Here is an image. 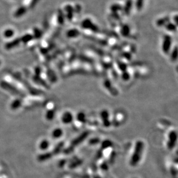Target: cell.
Instances as JSON below:
<instances>
[{
	"instance_id": "277c9868",
	"label": "cell",
	"mask_w": 178,
	"mask_h": 178,
	"mask_svg": "<svg viewBox=\"0 0 178 178\" xmlns=\"http://www.w3.org/2000/svg\"><path fill=\"white\" fill-rule=\"evenodd\" d=\"M172 45L171 37L169 35H165L163 38L162 44V50L165 54H168Z\"/></svg>"
},
{
	"instance_id": "484cf974",
	"label": "cell",
	"mask_w": 178,
	"mask_h": 178,
	"mask_svg": "<svg viewBox=\"0 0 178 178\" xmlns=\"http://www.w3.org/2000/svg\"><path fill=\"white\" fill-rule=\"evenodd\" d=\"M35 75L40 76L41 74L42 70L41 69L40 67H36L35 69Z\"/></svg>"
},
{
	"instance_id": "83f0119b",
	"label": "cell",
	"mask_w": 178,
	"mask_h": 178,
	"mask_svg": "<svg viewBox=\"0 0 178 178\" xmlns=\"http://www.w3.org/2000/svg\"><path fill=\"white\" fill-rule=\"evenodd\" d=\"M173 20L175 23V24L178 26V15H175L174 17H173Z\"/></svg>"
},
{
	"instance_id": "ffe728a7",
	"label": "cell",
	"mask_w": 178,
	"mask_h": 178,
	"mask_svg": "<svg viewBox=\"0 0 178 178\" xmlns=\"http://www.w3.org/2000/svg\"><path fill=\"white\" fill-rule=\"evenodd\" d=\"M117 66L119 69L122 70L123 72L126 71L127 68V65L122 61H117Z\"/></svg>"
},
{
	"instance_id": "9c48e42d",
	"label": "cell",
	"mask_w": 178,
	"mask_h": 178,
	"mask_svg": "<svg viewBox=\"0 0 178 178\" xmlns=\"http://www.w3.org/2000/svg\"><path fill=\"white\" fill-rule=\"evenodd\" d=\"M80 31L77 29H71L67 33V36L69 38H75L80 35Z\"/></svg>"
},
{
	"instance_id": "f546056e",
	"label": "cell",
	"mask_w": 178,
	"mask_h": 178,
	"mask_svg": "<svg viewBox=\"0 0 178 178\" xmlns=\"http://www.w3.org/2000/svg\"><path fill=\"white\" fill-rule=\"evenodd\" d=\"M0 65H1V61H0Z\"/></svg>"
},
{
	"instance_id": "ac0fdd59",
	"label": "cell",
	"mask_w": 178,
	"mask_h": 178,
	"mask_svg": "<svg viewBox=\"0 0 178 178\" xmlns=\"http://www.w3.org/2000/svg\"><path fill=\"white\" fill-rule=\"evenodd\" d=\"M14 34V30L12 29H7L4 32V36L5 38H10L12 37Z\"/></svg>"
},
{
	"instance_id": "9a60e30c",
	"label": "cell",
	"mask_w": 178,
	"mask_h": 178,
	"mask_svg": "<svg viewBox=\"0 0 178 178\" xmlns=\"http://www.w3.org/2000/svg\"><path fill=\"white\" fill-rule=\"evenodd\" d=\"M33 80L37 84H40V85H41V86H44L46 88H48V86L47 85V84L46 83V82L44 81V80L41 79L40 76L35 75L33 77Z\"/></svg>"
},
{
	"instance_id": "6da1fadb",
	"label": "cell",
	"mask_w": 178,
	"mask_h": 178,
	"mask_svg": "<svg viewBox=\"0 0 178 178\" xmlns=\"http://www.w3.org/2000/svg\"><path fill=\"white\" fill-rule=\"evenodd\" d=\"M143 143L141 141H139L138 142L135 151H134V153L133 154L132 158L131 159V162L133 165H136L137 163L140 161L141 157H142V151H143Z\"/></svg>"
},
{
	"instance_id": "cb8c5ba5",
	"label": "cell",
	"mask_w": 178,
	"mask_h": 178,
	"mask_svg": "<svg viewBox=\"0 0 178 178\" xmlns=\"http://www.w3.org/2000/svg\"><path fill=\"white\" fill-rule=\"evenodd\" d=\"M120 55L122 57H123L124 58H126L127 60H131V58H132V56H131L130 53L126 52H124L123 53H122Z\"/></svg>"
},
{
	"instance_id": "e0dca14e",
	"label": "cell",
	"mask_w": 178,
	"mask_h": 178,
	"mask_svg": "<svg viewBox=\"0 0 178 178\" xmlns=\"http://www.w3.org/2000/svg\"><path fill=\"white\" fill-rule=\"evenodd\" d=\"M165 26V28H166L167 30L170 31L175 32V31H176L177 30V27H176V25L175 24H174V23H172L169 22V23H167Z\"/></svg>"
},
{
	"instance_id": "8fae6325",
	"label": "cell",
	"mask_w": 178,
	"mask_h": 178,
	"mask_svg": "<svg viewBox=\"0 0 178 178\" xmlns=\"http://www.w3.org/2000/svg\"><path fill=\"white\" fill-rule=\"evenodd\" d=\"M170 18L168 16L159 19L156 21V25L158 27L165 26L167 23H168L170 22Z\"/></svg>"
},
{
	"instance_id": "5b68a950",
	"label": "cell",
	"mask_w": 178,
	"mask_h": 178,
	"mask_svg": "<svg viewBox=\"0 0 178 178\" xmlns=\"http://www.w3.org/2000/svg\"><path fill=\"white\" fill-rule=\"evenodd\" d=\"M21 38H16L15 39L9 42H8L5 45V48L8 50H11L14 48L18 46L19 44L21 43Z\"/></svg>"
},
{
	"instance_id": "7c38bea8",
	"label": "cell",
	"mask_w": 178,
	"mask_h": 178,
	"mask_svg": "<svg viewBox=\"0 0 178 178\" xmlns=\"http://www.w3.org/2000/svg\"><path fill=\"white\" fill-rule=\"evenodd\" d=\"M178 58V47L175 46L172 50L171 55H170V59L172 61L175 62Z\"/></svg>"
},
{
	"instance_id": "ba28073f",
	"label": "cell",
	"mask_w": 178,
	"mask_h": 178,
	"mask_svg": "<svg viewBox=\"0 0 178 178\" xmlns=\"http://www.w3.org/2000/svg\"><path fill=\"white\" fill-rule=\"evenodd\" d=\"M120 33L123 37H129L130 35V28L127 24H124L121 27Z\"/></svg>"
},
{
	"instance_id": "d6986e66",
	"label": "cell",
	"mask_w": 178,
	"mask_h": 178,
	"mask_svg": "<svg viewBox=\"0 0 178 178\" xmlns=\"http://www.w3.org/2000/svg\"><path fill=\"white\" fill-rule=\"evenodd\" d=\"M104 86H105L108 89H109L110 91H112L111 92H114V91H115V89H113V86H112L111 83H110V80L106 79L104 81Z\"/></svg>"
},
{
	"instance_id": "d4e9b609",
	"label": "cell",
	"mask_w": 178,
	"mask_h": 178,
	"mask_svg": "<svg viewBox=\"0 0 178 178\" xmlns=\"http://www.w3.org/2000/svg\"><path fill=\"white\" fill-rule=\"evenodd\" d=\"M122 78L124 81H128L130 79V75L127 71H125L122 74Z\"/></svg>"
},
{
	"instance_id": "8992f818",
	"label": "cell",
	"mask_w": 178,
	"mask_h": 178,
	"mask_svg": "<svg viewBox=\"0 0 178 178\" xmlns=\"http://www.w3.org/2000/svg\"><path fill=\"white\" fill-rule=\"evenodd\" d=\"M65 11L66 12V17L68 21H71L74 17V8L70 5H67L65 7Z\"/></svg>"
},
{
	"instance_id": "3957f363",
	"label": "cell",
	"mask_w": 178,
	"mask_h": 178,
	"mask_svg": "<svg viewBox=\"0 0 178 178\" xmlns=\"http://www.w3.org/2000/svg\"><path fill=\"white\" fill-rule=\"evenodd\" d=\"M82 27L85 30H87L89 31H91L93 33H98L100 32V30L98 27L97 26L96 24H94L91 20L90 19H86L82 22Z\"/></svg>"
},
{
	"instance_id": "7a4b0ae2",
	"label": "cell",
	"mask_w": 178,
	"mask_h": 178,
	"mask_svg": "<svg viewBox=\"0 0 178 178\" xmlns=\"http://www.w3.org/2000/svg\"><path fill=\"white\" fill-rule=\"evenodd\" d=\"M0 86L6 90L8 91L9 92L11 93L14 95H21L22 93L19 91L15 86H14L13 85L11 84H9L8 82L5 81H1L0 82Z\"/></svg>"
},
{
	"instance_id": "4fadbf2b",
	"label": "cell",
	"mask_w": 178,
	"mask_h": 178,
	"mask_svg": "<svg viewBox=\"0 0 178 178\" xmlns=\"http://www.w3.org/2000/svg\"><path fill=\"white\" fill-rule=\"evenodd\" d=\"M33 38H34L33 35L27 33V34H26L25 35L23 36L21 38V42H23L24 44H27L28 42H30L31 40L33 39Z\"/></svg>"
},
{
	"instance_id": "2e32d148",
	"label": "cell",
	"mask_w": 178,
	"mask_h": 178,
	"mask_svg": "<svg viewBox=\"0 0 178 178\" xmlns=\"http://www.w3.org/2000/svg\"><path fill=\"white\" fill-rule=\"evenodd\" d=\"M110 9L112 13H117V12L123 10V7L118 4H114L110 6Z\"/></svg>"
},
{
	"instance_id": "30bf717a",
	"label": "cell",
	"mask_w": 178,
	"mask_h": 178,
	"mask_svg": "<svg viewBox=\"0 0 178 178\" xmlns=\"http://www.w3.org/2000/svg\"><path fill=\"white\" fill-rule=\"evenodd\" d=\"M27 12V8L25 7H21L19 8L16 12L14 13V16L16 18L20 17L21 16H23Z\"/></svg>"
},
{
	"instance_id": "52a82bcc",
	"label": "cell",
	"mask_w": 178,
	"mask_h": 178,
	"mask_svg": "<svg viewBox=\"0 0 178 178\" xmlns=\"http://www.w3.org/2000/svg\"><path fill=\"white\" fill-rule=\"evenodd\" d=\"M132 7V0H127L124 7H123V13L125 15H129L130 13L131 9Z\"/></svg>"
},
{
	"instance_id": "7402d4cb",
	"label": "cell",
	"mask_w": 178,
	"mask_h": 178,
	"mask_svg": "<svg viewBox=\"0 0 178 178\" xmlns=\"http://www.w3.org/2000/svg\"><path fill=\"white\" fill-rule=\"evenodd\" d=\"M21 100L19 99H17L13 101V103L11 105V107L13 109H16L17 108H18L19 106H21Z\"/></svg>"
},
{
	"instance_id": "603a6c76",
	"label": "cell",
	"mask_w": 178,
	"mask_h": 178,
	"mask_svg": "<svg viewBox=\"0 0 178 178\" xmlns=\"http://www.w3.org/2000/svg\"><path fill=\"white\" fill-rule=\"evenodd\" d=\"M144 5V0H137L136 7L138 11H141Z\"/></svg>"
},
{
	"instance_id": "5bb4252c",
	"label": "cell",
	"mask_w": 178,
	"mask_h": 178,
	"mask_svg": "<svg viewBox=\"0 0 178 178\" xmlns=\"http://www.w3.org/2000/svg\"><path fill=\"white\" fill-rule=\"evenodd\" d=\"M64 17H65V16H64L63 12H62V11L59 10V12H58V13H57V23H58V24L59 25L62 26L64 24V19H65Z\"/></svg>"
},
{
	"instance_id": "f1b7e54d",
	"label": "cell",
	"mask_w": 178,
	"mask_h": 178,
	"mask_svg": "<svg viewBox=\"0 0 178 178\" xmlns=\"http://www.w3.org/2000/svg\"><path fill=\"white\" fill-rule=\"evenodd\" d=\"M61 134H62V132H58V130H56L55 132V133H54V134H55V136L56 137H58L59 136H60L61 135Z\"/></svg>"
},
{
	"instance_id": "44dd1931",
	"label": "cell",
	"mask_w": 178,
	"mask_h": 178,
	"mask_svg": "<svg viewBox=\"0 0 178 178\" xmlns=\"http://www.w3.org/2000/svg\"><path fill=\"white\" fill-rule=\"evenodd\" d=\"M34 38L36 39H40L42 36V32L38 28L34 29Z\"/></svg>"
},
{
	"instance_id": "4316f807",
	"label": "cell",
	"mask_w": 178,
	"mask_h": 178,
	"mask_svg": "<svg viewBox=\"0 0 178 178\" xmlns=\"http://www.w3.org/2000/svg\"><path fill=\"white\" fill-rule=\"evenodd\" d=\"M40 0H31L30 1V7L31 8H33L35 6V5L37 4V2L39 1Z\"/></svg>"
}]
</instances>
